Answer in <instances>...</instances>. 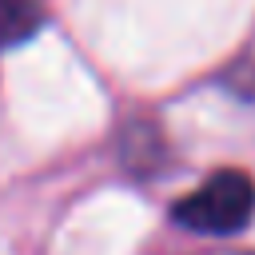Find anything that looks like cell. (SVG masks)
Masks as SVG:
<instances>
[{
	"label": "cell",
	"mask_w": 255,
	"mask_h": 255,
	"mask_svg": "<svg viewBox=\"0 0 255 255\" xmlns=\"http://www.w3.org/2000/svg\"><path fill=\"white\" fill-rule=\"evenodd\" d=\"M40 28H44L40 0H0V52L28 44Z\"/></svg>",
	"instance_id": "7a4b0ae2"
},
{
	"label": "cell",
	"mask_w": 255,
	"mask_h": 255,
	"mask_svg": "<svg viewBox=\"0 0 255 255\" xmlns=\"http://www.w3.org/2000/svg\"><path fill=\"white\" fill-rule=\"evenodd\" d=\"M203 255H251V251H203Z\"/></svg>",
	"instance_id": "3957f363"
},
{
	"label": "cell",
	"mask_w": 255,
	"mask_h": 255,
	"mask_svg": "<svg viewBox=\"0 0 255 255\" xmlns=\"http://www.w3.org/2000/svg\"><path fill=\"white\" fill-rule=\"evenodd\" d=\"M255 215V183L239 167H223L207 175L191 195H183L171 207V219L199 235H231L243 231Z\"/></svg>",
	"instance_id": "6da1fadb"
}]
</instances>
